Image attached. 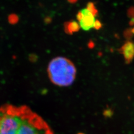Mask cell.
I'll list each match as a JSON object with an SVG mask.
<instances>
[{
	"mask_svg": "<svg viewBox=\"0 0 134 134\" xmlns=\"http://www.w3.org/2000/svg\"><path fill=\"white\" fill-rule=\"evenodd\" d=\"M0 134H53L45 121L26 106L0 107Z\"/></svg>",
	"mask_w": 134,
	"mask_h": 134,
	"instance_id": "1",
	"label": "cell"
},
{
	"mask_svg": "<svg viewBox=\"0 0 134 134\" xmlns=\"http://www.w3.org/2000/svg\"><path fill=\"white\" fill-rule=\"evenodd\" d=\"M48 73L50 81L60 87L69 86L75 80L77 70L73 63L64 57H57L50 62Z\"/></svg>",
	"mask_w": 134,
	"mask_h": 134,
	"instance_id": "2",
	"label": "cell"
},
{
	"mask_svg": "<svg viewBox=\"0 0 134 134\" xmlns=\"http://www.w3.org/2000/svg\"><path fill=\"white\" fill-rule=\"evenodd\" d=\"M81 11L83 16L82 19L79 22V24L83 30L89 31L92 28H93L96 21L94 16L87 8H84Z\"/></svg>",
	"mask_w": 134,
	"mask_h": 134,
	"instance_id": "3",
	"label": "cell"
},
{
	"mask_svg": "<svg viewBox=\"0 0 134 134\" xmlns=\"http://www.w3.org/2000/svg\"><path fill=\"white\" fill-rule=\"evenodd\" d=\"M119 52L124 55L126 63L130 64L134 58V43L130 41H126Z\"/></svg>",
	"mask_w": 134,
	"mask_h": 134,
	"instance_id": "4",
	"label": "cell"
},
{
	"mask_svg": "<svg viewBox=\"0 0 134 134\" xmlns=\"http://www.w3.org/2000/svg\"><path fill=\"white\" fill-rule=\"evenodd\" d=\"M80 28V25L75 21L67 22L64 24V30L68 34L71 35L73 32L78 31Z\"/></svg>",
	"mask_w": 134,
	"mask_h": 134,
	"instance_id": "5",
	"label": "cell"
},
{
	"mask_svg": "<svg viewBox=\"0 0 134 134\" xmlns=\"http://www.w3.org/2000/svg\"><path fill=\"white\" fill-rule=\"evenodd\" d=\"M86 8L88 10H89L94 16L97 15L98 11L97 9H96V8L95 7V6H94L93 3L89 2L88 3Z\"/></svg>",
	"mask_w": 134,
	"mask_h": 134,
	"instance_id": "6",
	"label": "cell"
},
{
	"mask_svg": "<svg viewBox=\"0 0 134 134\" xmlns=\"http://www.w3.org/2000/svg\"><path fill=\"white\" fill-rule=\"evenodd\" d=\"M133 36V34L131 31V29H127L124 32V36L127 40H130Z\"/></svg>",
	"mask_w": 134,
	"mask_h": 134,
	"instance_id": "7",
	"label": "cell"
},
{
	"mask_svg": "<svg viewBox=\"0 0 134 134\" xmlns=\"http://www.w3.org/2000/svg\"><path fill=\"white\" fill-rule=\"evenodd\" d=\"M127 15L130 18H134V7H131L129 8L127 11Z\"/></svg>",
	"mask_w": 134,
	"mask_h": 134,
	"instance_id": "8",
	"label": "cell"
},
{
	"mask_svg": "<svg viewBox=\"0 0 134 134\" xmlns=\"http://www.w3.org/2000/svg\"><path fill=\"white\" fill-rule=\"evenodd\" d=\"M102 25L99 20H96L94 24L93 28H94L96 30H99V29L102 27Z\"/></svg>",
	"mask_w": 134,
	"mask_h": 134,
	"instance_id": "9",
	"label": "cell"
},
{
	"mask_svg": "<svg viewBox=\"0 0 134 134\" xmlns=\"http://www.w3.org/2000/svg\"><path fill=\"white\" fill-rule=\"evenodd\" d=\"M12 17L11 18V17L10 16V18H9V20H10V21L11 23H16L17 21H18V17H17L16 15H11Z\"/></svg>",
	"mask_w": 134,
	"mask_h": 134,
	"instance_id": "10",
	"label": "cell"
},
{
	"mask_svg": "<svg viewBox=\"0 0 134 134\" xmlns=\"http://www.w3.org/2000/svg\"><path fill=\"white\" fill-rule=\"evenodd\" d=\"M83 16V13H82V11H81V10L79 11L78 12V14H77V20L79 21V22L82 19Z\"/></svg>",
	"mask_w": 134,
	"mask_h": 134,
	"instance_id": "11",
	"label": "cell"
},
{
	"mask_svg": "<svg viewBox=\"0 0 134 134\" xmlns=\"http://www.w3.org/2000/svg\"><path fill=\"white\" fill-rule=\"evenodd\" d=\"M129 25H130L131 26H133V25H134V18H132V19H131V20L130 21V22H129Z\"/></svg>",
	"mask_w": 134,
	"mask_h": 134,
	"instance_id": "12",
	"label": "cell"
},
{
	"mask_svg": "<svg viewBox=\"0 0 134 134\" xmlns=\"http://www.w3.org/2000/svg\"><path fill=\"white\" fill-rule=\"evenodd\" d=\"M78 1V0H68V1L70 3H75L77 1Z\"/></svg>",
	"mask_w": 134,
	"mask_h": 134,
	"instance_id": "13",
	"label": "cell"
},
{
	"mask_svg": "<svg viewBox=\"0 0 134 134\" xmlns=\"http://www.w3.org/2000/svg\"><path fill=\"white\" fill-rule=\"evenodd\" d=\"M131 31H132V34H134V28L131 29Z\"/></svg>",
	"mask_w": 134,
	"mask_h": 134,
	"instance_id": "14",
	"label": "cell"
},
{
	"mask_svg": "<svg viewBox=\"0 0 134 134\" xmlns=\"http://www.w3.org/2000/svg\"><path fill=\"white\" fill-rule=\"evenodd\" d=\"M79 134H83V133H79Z\"/></svg>",
	"mask_w": 134,
	"mask_h": 134,
	"instance_id": "15",
	"label": "cell"
}]
</instances>
